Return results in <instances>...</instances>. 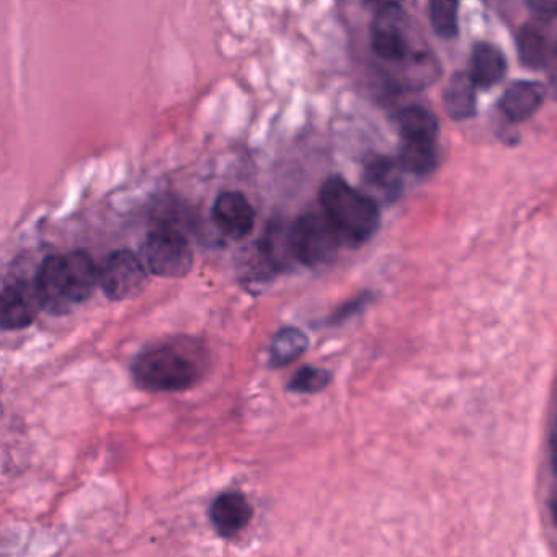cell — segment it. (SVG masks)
<instances>
[{
	"instance_id": "6da1fadb",
	"label": "cell",
	"mask_w": 557,
	"mask_h": 557,
	"mask_svg": "<svg viewBox=\"0 0 557 557\" xmlns=\"http://www.w3.org/2000/svg\"><path fill=\"white\" fill-rule=\"evenodd\" d=\"M99 283V269L83 250L50 256L38 270L35 288L41 306L54 314H63L73 306L87 301Z\"/></svg>"
},
{
	"instance_id": "7a4b0ae2",
	"label": "cell",
	"mask_w": 557,
	"mask_h": 557,
	"mask_svg": "<svg viewBox=\"0 0 557 557\" xmlns=\"http://www.w3.org/2000/svg\"><path fill=\"white\" fill-rule=\"evenodd\" d=\"M324 218L334 227L342 243H367L380 227V210L367 195L351 187L342 177H331L321 188Z\"/></svg>"
},
{
	"instance_id": "3957f363",
	"label": "cell",
	"mask_w": 557,
	"mask_h": 557,
	"mask_svg": "<svg viewBox=\"0 0 557 557\" xmlns=\"http://www.w3.org/2000/svg\"><path fill=\"white\" fill-rule=\"evenodd\" d=\"M201 371L198 355L178 344L149 348L133 364L135 383L154 393L188 389L200 380Z\"/></svg>"
},
{
	"instance_id": "277c9868",
	"label": "cell",
	"mask_w": 557,
	"mask_h": 557,
	"mask_svg": "<svg viewBox=\"0 0 557 557\" xmlns=\"http://www.w3.org/2000/svg\"><path fill=\"white\" fill-rule=\"evenodd\" d=\"M341 244V237L324 214H305L288 231L289 253L302 265L331 262Z\"/></svg>"
},
{
	"instance_id": "5b68a950",
	"label": "cell",
	"mask_w": 557,
	"mask_h": 557,
	"mask_svg": "<svg viewBox=\"0 0 557 557\" xmlns=\"http://www.w3.org/2000/svg\"><path fill=\"white\" fill-rule=\"evenodd\" d=\"M141 262L154 275L181 278L194 267V250L182 234L159 230L143 244Z\"/></svg>"
},
{
	"instance_id": "8992f818",
	"label": "cell",
	"mask_w": 557,
	"mask_h": 557,
	"mask_svg": "<svg viewBox=\"0 0 557 557\" xmlns=\"http://www.w3.org/2000/svg\"><path fill=\"white\" fill-rule=\"evenodd\" d=\"M409 21L399 4L381 5L371 27V47L386 63H407L419 51H412Z\"/></svg>"
},
{
	"instance_id": "52a82bcc",
	"label": "cell",
	"mask_w": 557,
	"mask_h": 557,
	"mask_svg": "<svg viewBox=\"0 0 557 557\" xmlns=\"http://www.w3.org/2000/svg\"><path fill=\"white\" fill-rule=\"evenodd\" d=\"M146 269L141 259L129 250L110 253L99 269V283L110 299L133 298L145 286Z\"/></svg>"
},
{
	"instance_id": "ba28073f",
	"label": "cell",
	"mask_w": 557,
	"mask_h": 557,
	"mask_svg": "<svg viewBox=\"0 0 557 557\" xmlns=\"http://www.w3.org/2000/svg\"><path fill=\"white\" fill-rule=\"evenodd\" d=\"M44 309L35 283L22 282L9 285L0 292V329L21 331L34 324Z\"/></svg>"
},
{
	"instance_id": "9c48e42d",
	"label": "cell",
	"mask_w": 557,
	"mask_h": 557,
	"mask_svg": "<svg viewBox=\"0 0 557 557\" xmlns=\"http://www.w3.org/2000/svg\"><path fill=\"white\" fill-rule=\"evenodd\" d=\"M213 221L224 236L244 239L252 233L256 211L239 191H224L214 201Z\"/></svg>"
},
{
	"instance_id": "30bf717a",
	"label": "cell",
	"mask_w": 557,
	"mask_h": 557,
	"mask_svg": "<svg viewBox=\"0 0 557 557\" xmlns=\"http://www.w3.org/2000/svg\"><path fill=\"white\" fill-rule=\"evenodd\" d=\"M211 523L223 537H233L252 520V507L239 492H224L210 508Z\"/></svg>"
},
{
	"instance_id": "8fae6325",
	"label": "cell",
	"mask_w": 557,
	"mask_h": 557,
	"mask_svg": "<svg viewBox=\"0 0 557 557\" xmlns=\"http://www.w3.org/2000/svg\"><path fill=\"white\" fill-rule=\"evenodd\" d=\"M544 99H546V87L543 84L520 81L505 90L500 109L510 122H527L540 110Z\"/></svg>"
},
{
	"instance_id": "7c38bea8",
	"label": "cell",
	"mask_w": 557,
	"mask_h": 557,
	"mask_svg": "<svg viewBox=\"0 0 557 557\" xmlns=\"http://www.w3.org/2000/svg\"><path fill=\"white\" fill-rule=\"evenodd\" d=\"M505 73H507V60L498 48L485 41L475 45L472 51L471 74H469L475 87L488 89L497 86L504 79Z\"/></svg>"
},
{
	"instance_id": "4fadbf2b",
	"label": "cell",
	"mask_w": 557,
	"mask_h": 557,
	"mask_svg": "<svg viewBox=\"0 0 557 557\" xmlns=\"http://www.w3.org/2000/svg\"><path fill=\"white\" fill-rule=\"evenodd\" d=\"M397 125L404 143H436L438 139V120L423 107L400 110Z\"/></svg>"
},
{
	"instance_id": "5bb4252c",
	"label": "cell",
	"mask_w": 557,
	"mask_h": 557,
	"mask_svg": "<svg viewBox=\"0 0 557 557\" xmlns=\"http://www.w3.org/2000/svg\"><path fill=\"white\" fill-rule=\"evenodd\" d=\"M446 113L456 122H465L475 115V86L466 73H456L443 96Z\"/></svg>"
},
{
	"instance_id": "9a60e30c",
	"label": "cell",
	"mask_w": 557,
	"mask_h": 557,
	"mask_svg": "<svg viewBox=\"0 0 557 557\" xmlns=\"http://www.w3.org/2000/svg\"><path fill=\"white\" fill-rule=\"evenodd\" d=\"M517 48L520 61L528 70L541 71L549 63V41L537 27H531V25L521 27L517 34Z\"/></svg>"
},
{
	"instance_id": "2e32d148",
	"label": "cell",
	"mask_w": 557,
	"mask_h": 557,
	"mask_svg": "<svg viewBox=\"0 0 557 557\" xmlns=\"http://www.w3.org/2000/svg\"><path fill=\"white\" fill-rule=\"evenodd\" d=\"M399 162L387 158H376L364 169V181L370 187L384 195L387 200L399 197L403 188V178H400Z\"/></svg>"
},
{
	"instance_id": "e0dca14e",
	"label": "cell",
	"mask_w": 557,
	"mask_h": 557,
	"mask_svg": "<svg viewBox=\"0 0 557 557\" xmlns=\"http://www.w3.org/2000/svg\"><path fill=\"white\" fill-rule=\"evenodd\" d=\"M308 345L305 332L296 327L282 329L270 345V363L275 368L288 367L308 350Z\"/></svg>"
},
{
	"instance_id": "ac0fdd59",
	"label": "cell",
	"mask_w": 557,
	"mask_h": 557,
	"mask_svg": "<svg viewBox=\"0 0 557 557\" xmlns=\"http://www.w3.org/2000/svg\"><path fill=\"white\" fill-rule=\"evenodd\" d=\"M399 165L416 175L432 174L438 165L436 143H404Z\"/></svg>"
},
{
	"instance_id": "d6986e66",
	"label": "cell",
	"mask_w": 557,
	"mask_h": 557,
	"mask_svg": "<svg viewBox=\"0 0 557 557\" xmlns=\"http://www.w3.org/2000/svg\"><path fill=\"white\" fill-rule=\"evenodd\" d=\"M458 9L453 0H433L430 4V21L440 37L451 40L458 35Z\"/></svg>"
},
{
	"instance_id": "ffe728a7",
	"label": "cell",
	"mask_w": 557,
	"mask_h": 557,
	"mask_svg": "<svg viewBox=\"0 0 557 557\" xmlns=\"http://www.w3.org/2000/svg\"><path fill=\"white\" fill-rule=\"evenodd\" d=\"M332 374L315 367H305L292 377L288 389L298 394H315L331 384Z\"/></svg>"
},
{
	"instance_id": "44dd1931",
	"label": "cell",
	"mask_w": 557,
	"mask_h": 557,
	"mask_svg": "<svg viewBox=\"0 0 557 557\" xmlns=\"http://www.w3.org/2000/svg\"><path fill=\"white\" fill-rule=\"evenodd\" d=\"M528 8L541 21H549L556 15L557 5L554 2H543V0H531L528 2Z\"/></svg>"
},
{
	"instance_id": "7402d4cb",
	"label": "cell",
	"mask_w": 557,
	"mask_h": 557,
	"mask_svg": "<svg viewBox=\"0 0 557 557\" xmlns=\"http://www.w3.org/2000/svg\"><path fill=\"white\" fill-rule=\"evenodd\" d=\"M364 302H367V299L363 296H360L358 299H351V301H348L347 305L338 309L337 314H334V321H344V319L350 318L355 311L363 308Z\"/></svg>"
}]
</instances>
